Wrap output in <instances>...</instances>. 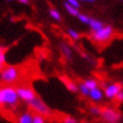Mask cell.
<instances>
[{
  "label": "cell",
  "instance_id": "cell-1",
  "mask_svg": "<svg viewBox=\"0 0 123 123\" xmlns=\"http://www.w3.org/2000/svg\"><path fill=\"white\" fill-rule=\"evenodd\" d=\"M19 97L17 90L12 85H5L0 87V107L1 108H16L19 104Z\"/></svg>",
  "mask_w": 123,
  "mask_h": 123
},
{
  "label": "cell",
  "instance_id": "cell-2",
  "mask_svg": "<svg viewBox=\"0 0 123 123\" xmlns=\"http://www.w3.org/2000/svg\"><path fill=\"white\" fill-rule=\"evenodd\" d=\"M20 76L19 69L15 66L8 65L4 66L3 69L0 71V81L6 85H11L15 83Z\"/></svg>",
  "mask_w": 123,
  "mask_h": 123
},
{
  "label": "cell",
  "instance_id": "cell-3",
  "mask_svg": "<svg viewBox=\"0 0 123 123\" xmlns=\"http://www.w3.org/2000/svg\"><path fill=\"white\" fill-rule=\"evenodd\" d=\"M27 104H28V107L31 109L35 114L43 115L44 117H48V116H50L52 114V110L50 109V107L38 96Z\"/></svg>",
  "mask_w": 123,
  "mask_h": 123
},
{
  "label": "cell",
  "instance_id": "cell-4",
  "mask_svg": "<svg viewBox=\"0 0 123 123\" xmlns=\"http://www.w3.org/2000/svg\"><path fill=\"white\" fill-rule=\"evenodd\" d=\"M114 34V28L111 25H104L100 29L93 31L91 37L95 42L98 43H106L112 38Z\"/></svg>",
  "mask_w": 123,
  "mask_h": 123
},
{
  "label": "cell",
  "instance_id": "cell-5",
  "mask_svg": "<svg viewBox=\"0 0 123 123\" xmlns=\"http://www.w3.org/2000/svg\"><path fill=\"white\" fill-rule=\"evenodd\" d=\"M100 117L104 123H120L122 120V114L115 108L104 107L101 110Z\"/></svg>",
  "mask_w": 123,
  "mask_h": 123
},
{
  "label": "cell",
  "instance_id": "cell-6",
  "mask_svg": "<svg viewBox=\"0 0 123 123\" xmlns=\"http://www.w3.org/2000/svg\"><path fill=\"white\" fill-rule=\"evenodd\" d=\"M16 90H17V94H18L19 99L23 102L29 103L30 101H32L34 98L37 97L34 89L29 87V86H18Z\"/></svg>",
  "mask_w": 123,
  "mask_h": 123
},
{
  "label": "cell",
  "instance_id": "cell-7",
  "mask_svg": "<svg viewBox=\"0 0 123 123\" xmlns=\"http://www.w3.org/2000/svg\"><path fill=\"white\" fill-rule=\"evenodd\" d=\"M123 89L121 83H110V84H106L104 86V96H105L107 99L109 100H112L115 99L116 96L118 95V93Z\"/></svg>",
  "mask_w": 123,
  "mask_h": 123
},
{
  "label": "cell",
  "instance_id": "cell-8",
  "mask_svg": "<svg viewBox=\"0 0 123 123\" xmlns=\"http://www.w3.org/2000/svg\"><path fill=\"white\" fill-rule=\"evenodd\" d=\"M104 96V91L100 87H96L94 89H91L89 92L88 98L93 102H101L103 100Z\"/></svg>",
  "mask_w": 123,
  "mask_h": 123
},
{
  "label": "cell",
  "instance_id": "cell-9",
  "mask_svg": "<svg viewBox=\"0 0 123 123\" xmlns=\"http://www.w3.org/2000/svg\"><path fill=\"white\" fill-rule=\"evenodd\" d=\"M34 114L31 111H23L17 116L16 123H32L33 122Z\"/></svg>",
  "mask_w": 123,
  "mask_h": 123
},
{
  "label": "cell",
  "instance_id": "cell-10",
  "mask_svg": "<svg viewBox=\"0 0 123 123\" xmlns=\"http://www.w3.org/2000/svg\"><path fill=\"white\" fill-rule=\"evenodd\" d=\"M62 81L65 84L66 88L68 89L70 92H73V93L78 92V85L76 83H74V81L70 80V79H67V78H62Z\"/></svg>",
  "mask_w": 123,
  "mask_h": 123
},
{
  "label": "cell",
  "instance_id": "cell-11",
  "mask_svg": "<svg viewBox=\"0 0 123 123\" xmlns=\"http://www.w3.org/2000/svg\"><path fill=\"white\" fill-rule=\"evenodd\" d=\"M60 48H61V51H62V53L64 55V57L67 60H71L72 59V50L69 47V45L66 44V43H62V44L60 45Z\"/></svg>",
  "mask_w": 123,
  "mask_h": 123
},
{
  "label": "cell",
  "instance_id": "cell-12",
  "mask_svg": "<svg viewBox=\"0 0 123 123\" xmlns=\"http://www.w3.org/2000/svg\"><path fill=\"white\" fill-rule=\"evenodd\" d=\"M88 25L90 26V28L92 29V31H96V30L100 29L101 27L104 26V24L102 21L98 20V19H95V18H90V21L88 23Z\"/></svg>",
  "mask_w": 123,
  "mask_h": 123
},
{
  "label": "cell",
  "instance_id": "cell-13",
  "mask_svg": "<svg viewBox=\"0 0 123 123\" xmlns=\"http://www.w3.org/2000/svg\"><path fill=\"white\" fill-rule=\"evenodd\" d=\"M6 52H7V48L0 46V71L3 69L6 62Z\"/></svg>",
  "mask_w": 123,
  "mask_h": 123
},
{
  "label": "cell",
  "instance_id": "cell-14",
  "mask_svg": "<svg viewBox=\"0 0 123 123\" xmlns=\"http://www.w3.org/2000/svg\"><path fill=\"white\" fill-rule=\"evenodd\" d=\"M64 7H65L66 11L68 12V13H69L70 15L74 16V17H78V15L80 14V12H79L78 8H75V7H73V6H71L70 4L66 3V2L64 3Z\"/></svg>",
  "mask_w": 123,
  "mask_h": 123
},
{
  "label": "cell",
  "instance_id": "cell-15",
  "mask_svg": "<svg viewBox=\"0 0 123 123\" xmlns=\"http://www.w3.org/2000/svg\"><path fill=\"white\" fill-rule=\"evenodd\" d=\"M83 83H84L86 86H87V87H88L90 90L98 87V82L95 80V79H93V78H87V79H85V80L83 81Z\"/></svg>",
  "mask_w": 123,
  "mask_h": 123
},
{
  "label": "cell",
  "instance_id": "cell-16",
  "mask_svg": "<svg viewBox=\"0 0 123 123\" xmlns=\"http://www.w3.org/2000/svg\"><path fill=\"white\" fill-rule=\"evenodd\" d=\"M78 92H79V93H80L81 95L87 96V97H88L89 92H90V89L82 82V83H80V84H78Z\"/></svg>",
  "mask_w": 123,
  "mask_h": 123
},
{
  "label": "cell",
  "instance_id": "cell-17",
  "mask_svg": "<svg viewBox=\"0 0 123 123\" xmlns=\"http://www.w3.org/2000/svg\"><path fill=\"white\" fill-rule=\"evenodd\" d=\"M101 110H102V108H100L98 105H92L89 108V113L92 116H100Z\"/></svg>",
  "mask_w": 123,
  "mask_h": 123
},
{
  "label": "cell",
  "instance_id": "cell-18",
  "mask_svg": "<svg viewBox=\"0 0 123 123\" xmlns=\"http://www.w3.org/2000/svg\"><path fill=\"white\" fill-rule=\"evenodd\" d=\"M49 15H50V17H52L53 19L56 20V21H60L61 20L60 12L57 9H55V8H51L50 10H49Z\"/></svg>",
  "mask_w": 123,
  "mask_h": 123
},
{
  "label": "cell",
  "instance_id": "cell-19",
  "mask_svg": "<svg viewBox=\"0 0 123 123\" xmlns=\"http://www.w3.org/2000/svg\"><path fill=\"white\" fill-rule=\"evenodd\" d=\"M67 34H68L69 37L72 38L73 40H78L79 37H80V34H79V32L76 31V30H74V29H72V28L67 29Z\"/></svg>",
  "mask_w": 123,
  "mask_h": 123
},
{
  "label": "cell",
  "instance_id": "cell-20",
  "mask_svg": "<svg viewBox=\"0 0 123 123\" xmlns=\"http://www.w3.org/2000/svg\"><path fill=\"white\" fill-rule=\"evenodd\" d=\"M62 123H90L87 121H79L73 117H70V116H67V117H64L62 120Z\"/></svg>",
  "mask_w": 123,
  "mask_h": 123
},
{
  "label": "cell",
  "instance_id": "cell-21",
  "mask_svg": "<svg viewBox=\"0 0 123 123\" xmlns=\"http://www.w3.org/2000/svg\"><path fill=\"white\" fill-rule=\"evenodd\" d=\"M32 123H46V118L43 115L40 114H34L33 122Z\"/></svg>",
  "mask_w": 123,
  "mask_h": 123
},
{
  "label": "cell",
  "instance_id": "cell-22",
  "mask_svg": "<svg viewBox=\"0 0 123 123\" xmlns=\"http://www.w3.org/2000/svg\"><path fill=\"white\" fill-rule=\"evenodd\" d=\"M90 16H88L87 14H83V13H80L78 15V19L80 20V22H82V23H84V24H87L88 25V23H89V21H90Z\"/></svg>",
  "mask_w": 123,
  "mask_h": 123
},
{
  "label": "cell",
  "instance_id": "cell-23",
  "mask_svg": "<svg viewBox=\"0 0 123 123\" xmlns=\"http://www.w3.org/2000/svg\"><path fill=\"white\" fill-rule=\"evenodd\" d=\"M66 3L70 4L71 6L75 8H79L80 7V3H79V0H66Z\"/></svg>",
  "mask_w": 123,
  "mask_h": 123
},
{
  "label": "cell",
  "instance_id": "cell-24",
  "mask_svg": "<svg viewBox=\"0 0 123 123\" xmlns=\"http://www.w3.org/2000/svg\"><path fill=\"white\" fill-rule=\"evenodd\" d=\"M115 99L117 100L118 102H120V103H121V102H123V89H122V90L119 92V93H118V95L116 96Z\"/></svg>",
  "mask_w": 123,
  "mask_h": 123
},
{
  "label": "cell",
  "instance_id": "cell-25",
  "mask_svg": "<svg viewBox=\"0 0 123 123\" xmlns=\"http://www.w3.org/2000/svg\"><path fill=\"white\" fill-rule=\"evenodd\" d=\"M18 2L21 3V4H28L29 3V0H18Z\"/></svg>",
  "mask_w": 123,
  "mask_h": 123
},
{
  "label": "cell",
  "instance_id": "cell-26",
  "mask_svg": "<svg viewBox=\"0 0 123 123\" xmlns=\"http://www.w3.org/2000/svg\"><path fill=\"white\" fill-rule=\"evenodd\" d=\"M80 1H84V2H90V3H92V2H94L95 0H80Z\"/></svg>",
  "mask_w": 123,
  "mask_h": 123
},
{
  "label": "cell",
  "instance_id": "cell-27",
  "mask_svg": "<svg viewBox=\"0 0 123 123\" xmlns=\"http://www.w3.org/2000/svg\"><path fill=\"white\" fill-rule=\"evenodd\" d=\"M7 2H11V1H14V0H6Z\"/></svg>",
  "mask_w": 123,
  "mask_h": 123
},
{
  "label": "cell",
  "instance_id": "cell-28",
  "mask_svg": "<svg viewBox=\"0 0 123 123\" xmlns=\"http://www.w3.org/2000/svg\"><path fill=\"white\" fill-rule=\"evenodd\" d=\"M120 83H121V85H122V87H123V80H122V81H121Z\"/></svg>",
  "mask_w": 123,
  "mask_h": 123
},
{
  "label": "cell",
  "instance_id": "cell-29",
  "mask_svg": "<svg viewBox=\"0 0 123 123\" xmlns=\"http://www.w3.org/2000/svg\"><path fill=\"white\" fill-rule=\"evenodd\" d=\"M51 123H58V122H51Z\"/></svg>",
  "mask_w": 123,
  "mask_h": 123
},
{
  "label": "cell",
  "instance_id": "cell-30",
  "mask_svg": "<svg viewBox=\"0 0 123 123\" xmlns=\"http://www.w3.org/2000/svg\"><path fill=\"white\" fill-rule=\"evenodd\" d=\"M122 1H123V0H122Z\"/></svg>",
  "mask_w": 123,
  "mask_h": 123
}]
</instances>
